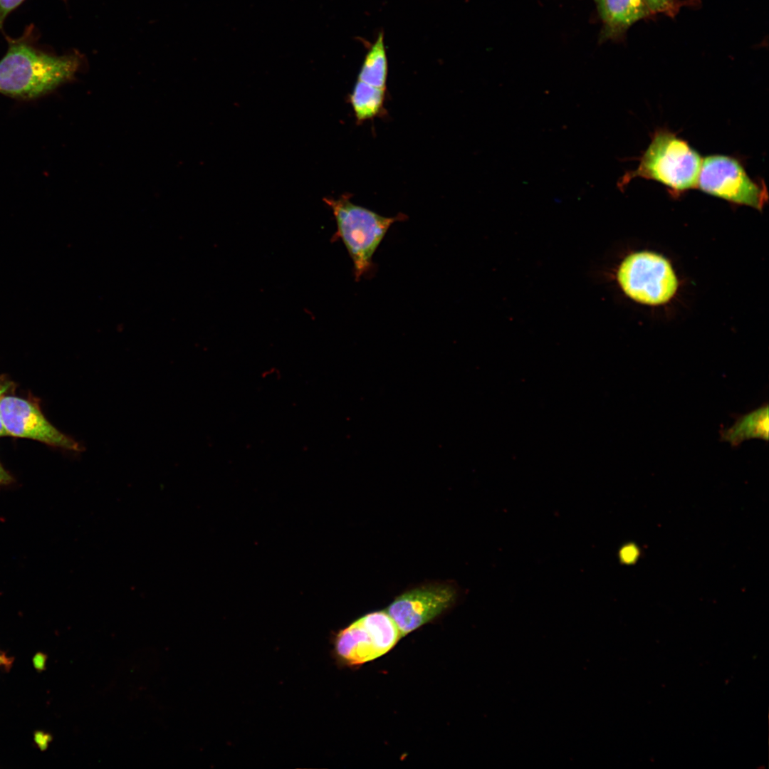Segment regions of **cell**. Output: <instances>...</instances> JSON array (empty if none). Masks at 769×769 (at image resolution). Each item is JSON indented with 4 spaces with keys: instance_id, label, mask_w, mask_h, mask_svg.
Masks as SVG:
<instances>
[{
    "instance_id": "obj_14",
    "label": "cell",
    "mask_w": 769,
    "mask_h": 769,
    "mask_svg": "<svg viewBox=\"0 0 769 769\" xmlns=\"http://www.w3.org/2000/svg\"><path fill=\"white\" fill-rule=\"evenodd\" d=\"M648 8L654 12L671 11L674 0H644Z\"/></svg>"
},
{
    "instance_id": "obj_16",
    "label": "cell",
    "mask_w": 769,
    "mask_h": 769,
    "mask_svg": "<svg viewBox=\"0 0 769 769\" xmlns=\"http://www.w3.org/2000/svg\"><path fill=\"white\" fill-rule=\"evenodd\" d=\"M11 384L6 381L0 380V398L4 395V393L8 390Z\"/></svg>"
},
{
    "instance_id": "obj_1",
    "label": "cell",
    "mask_w": 769,
    "mask_h": 769,
    "mask_svg": "<svg viewBox=\"0 0 769 769\" xmlns=\"http://www.w3.org/2000/svg\"><path fill=\"white\" fill-rule=\"evenodd\" d=\"M85 63V57L78 51L55 56L27 40H10L7 53L0 61V93L36 98L73 80Z\"/></svg>"
},
{
    "instance_id": "obj_11",
    "label": "cell",
    "mask_w": 769,
    "mask_h": 769,
    "mask_svg": "<svg viewBox=\"0 0 769 769\" xmlns=\"http://www.w3.org/2000/svg\"><path fill=\"white\" fill-rule=\"evenodd\" d=\"M387 73L384 35L380 33L365 56L357 80L375 88L386 89Z\"/></svg>"
},
{
    "instance_id": "obj_2",
    "label": "cell",
    "mask_w": 769,
    "mask_h": 769,
    "mask_svg": "<svg viewBox=\"0 0 769 769\" xmlns=\"http://www.w3.org/2000/svg\"><path fill=\"white\" fill-rule=\"evenodd\" d=\"M702 159L686 141L670 130L659 129L639 158L637 168L627 172L622 182L642 177L659 182L679 194L696 187Z\"/></svg>"
},
{
    "instance_id": "obj_13",
    "label": "cell",
    "mask_w": 769,
    "mask_h": 769,
    "mask_svg": "<svg viewBox=\"0 0 769 769\" xmlns=\"http://www.w3.org/2000/svg\"><path fill=\"white\" fill-rule=\"evenodd\" d=\"M24 0H0V30L3 28L5 19L13 10Z\"/></svg>"
},
{
    "instance_id": "obj_5",
    "label": "cell",
    "mask_w": 769,
    "mask_h": 769,
    "mask_svg": "<svg viewBox=\"0 0 769 769\" xmlns=\"http://www.w3.org/2000/svg\"><path fill=\"white\" fill-rule=\"evenodd\" d=\"M703 192L761 211L768 199L763 181L752 179L735 157L713 155L702 159L697 186Z\"/></svg>"
},
{
    "instance_id": "obj_7",
    "label": "cell",
    "mask_w": 769,
    "mask_h": 769,
    "mask_svg": "<svg viewBox=\"0 0 769 769\" xmlns=\"http://www.w3.org/2000/svg\"><path fill=\"white\" fill-rule=\"evenodd\" d=\"M0 415L8 435L37 440L68 451L84 449L77 441L51 424L38 406L25 399L3 395Z\"/></svg>"
},
{
    "instance_id": "obj_9",
    "label": "cell",
    "mask_w": 769,
    "mask_h": 769,
    "mask_svg": "<svg viewBox=\"0 0 769 769\" xmlns=\"http://www.w3.org/2000/svg\"><path fill=\"white\" fill-rule=\"evenodd\" d=\"M604 23L605 34L615 36L648 14L644 0H595Z\"/></svg>"
},
{
    "instance_id": "obj_18",
    "label": "cell",
    "mask_w": 769,
    "mask_h": 769,
    "mask_svg": "<svg viewBox=\"0 0 769 769\" xmlns=\"http://www.w3.org/2000/svg\"><path fill=\"white\" fill-rule=\"evenodd\" d=\"M2 661H4V660H2V659H1V657H0V664H1V662H2Z\"/></svg>"
},
{
    "instance_id": "obj_6",
    "label": "cell",
    "mask_w": 769,
    "mask_h": 769,
    "mask_svg": "<svg viewBox=\"0 0 769 769\" xmlns=\"http://www.w3.org/2000/svg\"><path fill=\"white\" fill-rule=\"evenodd\" d=\"M402 637L387 612L367 614L340 631L335 638L337 656L348 665L372 661L388 652Z\"/></svg>"
},
{
    "instance_id": "obj_15",
    "label": "cell",
    "mask_w": 769,
    "mask_h": 769,
    "mask_svg": "<svg viewBox=\"0 0 769 769\" xmlns=\"http://www.w3.org/2000/svg\"><path fill=\"white\" fill-rule=\"evenodd\" d=\"M13 480L12 476L4 469L0 462V486L9 484Z\"/></svg>"
},
{
    "instance_id": "obj_10",
    "label": "cell",
    "mask_w": 769,
    "mask_h": 769,
    "mask_svg": "<svg viewBox=\"0 0 769 769\" xmlns=\"http://www.w3.org/2000/svg\"><path fill=\"white\" fill-rule=\"evenodd\" d=\"M386 89L375 88L357 80L349 96L358 123L373 119L384 108Z\"/></svg>"
},
{
    "instance_id": "obj_3",
    "label": "cell",
    "mask_w": 769,
    "mask_h": 769,
    "mask_svg": "<svg viewBox=\"0 0 769 769\" xmlns=\"http://www.w3.org/2000/svg\"><path fill=\"white\" fill-rule=\"evenodd\" d=\"M350 197L345 194L323 200L336 220L338 230L332 239L342 241L353 263L355 278L359 281L372 268L373 254L391 225L407 216L402 213L394 217L381 216L353 204Z\"/></svg>"
},
{
    "instance_id": "obj_17",
    "label": "cell",
    "mask_w": 769,
    "mask_h": 769,
    "mask_svg": "<svg viewBox=\"0 0 769 769\" xmlns=\"http://www.w3.org/2000/svg\"><path fill=\"white\" fill-rule=\"evenodd\" d=\"M8 435L0 415V436Z\"/></svg>"
},
{
    "instance_id": "obj_8",
    "label": "cell",
    "mask_w": 769,
    "mask_h": 769,
    "mask_svg": "<svg viewBox=\"0 0 769 769\" xmlns=\"http://www.w3.org/2000/svg\"><path fill=\"white\" fill-rule=\"evenodd\" d=\"M455 587L437 583L406 592L389 606L387 612L403 637L429 622L454 602Z\"/></svg>"
},
{
    "instance_id": "obj_12",
    "label": "cell",
    "mask_w": 769,
    "mask_h": 769,
    "mask_svg": "<svg viewBox=\"0 0 769 769\" xmlns=\"http://www.w3.org/2000/svg\"><path fill=\"white\" fill-rule=\"evenodd\" d=\"M768 407L740 418L736 424L724 433V438L738 444L748 437L768 438Z\"/></svg>"
},
{
    "instance_id": "obj_4",
    "label": "cell",
    "mask_w": 769,
    "mask_h": 769,
    "mask_svg": "<svg viewBox=\"0 0 769 769\" xmlns=\"http://www.w3.org/2000/svg\"><path fill=\"white\" fill-rule=\"evenodd\" d=\"M617 280L628 297L651 305L667 303L678 288L670 263L649 251L636 252L624 258L617 269Z\"/></svg>"
}]
</instances>
